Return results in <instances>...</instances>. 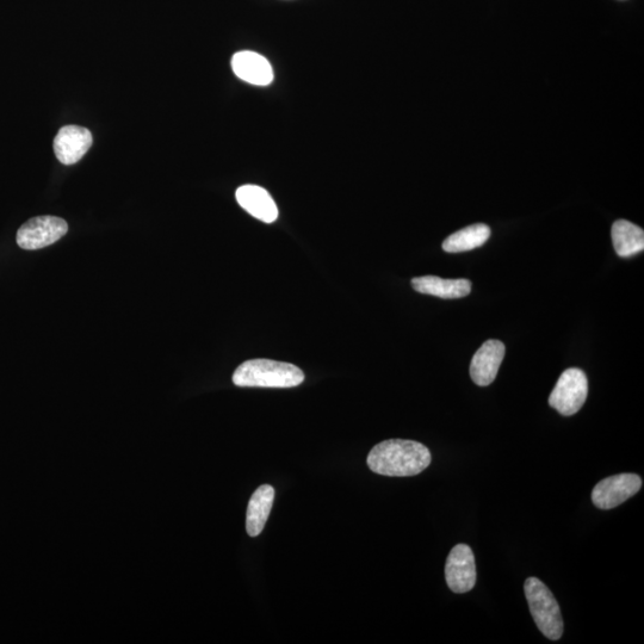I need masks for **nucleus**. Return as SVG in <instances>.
<instances>
[{
	"instance_id": "6",
	"label": "nucleus",
	"mask_w": 644,
	"mask_h": 644,
	"mask_svg": "<svg viewBox=\"0 0 644 644\" xmlns=\"http://www.w3.org/2000/svg\"><path fill=\"white\" fill-rule=\"evenodd\" d=\"M642 487V479L636 474L610 476L598 483L592 492L593 504L602 510H611L625 503Z\"/></svg>"
},
{
	"instance_id": "2",
	"label": "nucleus",
	"mask_w": 644,
	"mask_h": 644,
	"mask_svg": "<svg viewBox=\"0 0 644 644\" xmlns=\"http://www.w3.org/2000/svg\"><path fill=\"white\" fill-rule=\"evenodd\" d=\"M305 381V374L294 364L251 359L239 365L233 374L238 387L293 388Z\"/></svg>"
},
{
	"instance_id": "14",
	"label": "nucleus",
	"mask_w": 644,
	"mask_h": 644,
	"mask_svg": "<svg viewBox=\"0 0 644 644\" xmlns=\"http://www.w3.org/2000/svg\"><path fill=\"white\" fill-rule=\"evenodd\" d=\"M613 247L619 257L629 258L644 250V232L627 220H618L612 226Z\"/></svg>"
},
{
	"instance_id": "7",
	"label": "nucleus",
	"mask_w": 644,
	"mask_h": 644,
	"mask_svg": "<svg viewBox=\"0 0 644 644\" xmlns=\"http://www.w3.org/2000/svg\"><path fill=\"white\" fill-rule=\"evenodd\" d=\"M445 579L454 593L472 591L476 584L475 557L467 544H457L452 548L445 565Z\"/></svg>"
},
{
	"instance_id": "4",
	"label": "nucleus",
	"mask_w": 644,
	"mask_h": 644,
	"mask_svg": "<svg viewBox=\"0 0 644 644\" xmlns=\"http://www.w3.org/2000/svg\"><path fill=\"white\" fill-rule=\"evenodd\" d=\"M588 395V380L584 371L567 369L560 376L549 396V405L565 417L574 416L585 405Z\"/></svg>"
},
{
	"instance_id": "3",
	"label": "nucleus",
	"mask_w": 644,
	"mask_h": 644,
	"mask_svg": "<svg viewBox=\"0 0 644 644\" xmlns=\"http://www.w3.org/2000/svg\"><path fill=\"white\" fill-rule=\"evenodd\" d=\"M524 591L532 618H534L538 629L547 639L560 640L563 635V619L560 606L553 593L537 578L526 580Z\"/></svg>"
},
{
	"instance_id": "1",
	"label": "nucleus",
	"mask_w": 644,
	"mask_h": 644,
	"mask_svg": "<svg viewBox=\"0 0 644 644\" xmlns=\"http://www.w3.org/2000/svg\"><path fill=\"white\" fill-rule=\"evenodd\" d=\"M431 461V452L424 444L388 439L371 449L367 463L376 474L404 478L424 472Z\"/></svg>"
},
{
	"instance_id": "8",
	"label": "nucleus",
	"mask_w": 644,
	"mask_h": 644,
	"mask_svg": "<svg viewBox=\"0 0 644 644\" xmlns=\"http://www.w3.org/2000/svg\"><path fill=\"white\" fill-rule=\"evenodd\" d=\"M94 142L89 129L79 126H66L59 130L54 139L55 156L64 165L78 163Z\"/></svg>"
},
{
	"instance_id": "13",
	"label": "nucleus",
	"mask_w": 644,
	"mask_h": 644,
	"mask_svg": "<svg viewBox=\"0 0 644 644\" xmlns=\"http://www.w3.org/2000/svg\"><path fill=\"white\" fill-rule=\"evenodd\" d=\"M412 287L420 294L441 297V299H461L472 291V282L468 280H443L437 276L416 277Z\"/></svg>"
},
{
	"instance_id": "5",
	"label": "nucleus",
	"mask_w": 644,
	"mask_h": 644,
	"mask_svg": "<svg viewBox=\"0 0 644 644\" xmlns=\"http://www.w3.org/2000/svg\"><path fill=\"white\" fill-rule=\"evenodd\" d=\"M68 231L67 222L57 216H37L17 232V244L23 250H40L57 243Z\"/></svg>"
},
{
	"instance_id": "10",
	"label": "nucleus",
	"mask_w": 644,
	"mask_h": 644,
	"mask_svg": "<svg viewBox=\"0 0 644 644\" xmlns=\"http://www.w3.org/2000/svg\"><path fill=\"white\" fill-rule=\"evenodd\" d=\"M232 68L235 76L252 85L266 86L274 80V70L268 59L256 52L235 53L232 58Z\"/></svg>"
},
{
	"instance_id": "9",
	"label": "nucleus",
	"mask_w": 644,
	"mask_h": 644,
	"mask_svg": "<svg viewBox=\"0 0 644 644\" xmlns=\"http://www.w3.org/2000/svg\"><path fill=\"white\" fill-rule=\"evenodd\" d=\"M505 357V345L500 340H487L476 351L470 364V376L476 385L487 387L493 383Z\"/></svg>"
},
{
	"instance_id": "11",
	"label": "nucleus",
	"mask_w": 644,
	"mask_h": 644,
	"mask_svg": "<svg viewBox=\"0 0 644 644\" xmlns=\"http://www.w3.org/2000/svg\"><path fill=\"white\" fill-rule=\"evenodd\" d=\"M240 207L251 214L253 218L272 224L278 218V208L274 198L258 185H243L235 193Z\"/></svg>"
},
{
	"instance_id": "15",
	"label": "nucleus",
	"mask_w": 644,
	"mask_h": 644,
	"mask_svg": "<svg viewBox=\"0 0 644 644\" xmlns=\"http://www.w3.org/2000/svg\"><path fill=\"white\" fill-rule=\"evenodd\" d=\"M491 237V228L476 224L461 229L445 239L443 250L448 253H461L478 249Z\"/></svg>"
},
{
	"instance_id": "12",
	"label": "nucleus",
	"mask_w": 644,
	"mask_h": 644,
	"mask_svg": "<svg viewBox=\"0 0 644 644\" xmlns=\"http://www.w3.org/2000/svg\"><path fill=\"white\" fill-rule=\"evenodd\" d=\"M275 500V489L270 485L260 486L252 494L246 513V531L251 537L262 534L268 522Z\"/></svg>"
}]
</instances>
